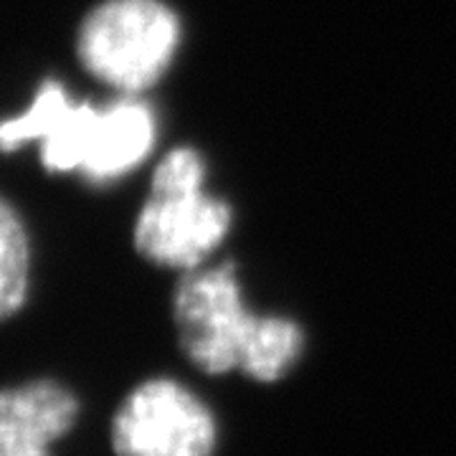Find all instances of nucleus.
I'll use <instances>...</instances> for the list:
<instances>
[{
  "mask_svg": "<svg viewBox=\"0 0 456 456\" xmlns=\"http://www.w3.org/2000/svg\"><path fill=\"white\" fill-rule=\"evenodd\" d=\"M110 441L117 456H216L218 421L180 380L150 378L114 411Z\"/></svg>",
  "mask_w": 456,
  "mask_h": 456,
  "instance_id": "4",
  "label": "nucleus"
},
{
  "mask_svg": "<svg viewBox=\"0 0 456 456\" xmlns=\"http://www.w3.org/2000/svg\"><path fill=\"white\" fill-rule=\"evenodd\" d=\"M79 413V395L53 378L0 388V456H53Z\"/></svg>",
  "mask_w": 456,
  "mask_h": 456,
  "instance_id": "6",
  "label": "nucleus"
},
{
  "mask_svg": "<svg viewBox=\"0 0 456 456\" xmlns=\"http://www.w3.org/2000/svg\"><path fill=\"white\" fill-rule=\"evenodd\" d=\"M173 322L185 358L208 375L236 370L277 383L305 353V330L294 320L248 310L233 264L185 272L173 297Z\"/></svg>",
  "mask_w": 456,
  "mask_h": 456,
  "instance_id": "2",
  "label": "nucleus"
},
{
  "mask_svg": "<svg viewBox=\"0 0 456 456\" xmlns=\"http://www.w3.org/2000/svg\"><path fill=\"white\" fill-rule=\"evenodd\" d=\"M33 279L28 226L16 206L0 196V322L26 307Z\"/></svg>",
  "mask_w": 456,
  "mask_h": 456,
  "instance_id": "7",
  "label": "nucleus"
},
{
  "mask_svg": "<svg viewBox=\"0 0 456 456\" xmlns=\"http://www.w3.org/2000/svg\"><path fill=\"white\" fill-rule=\"evenodd\" d=\"M233 211L206 185H150V196L134 221V248L155 266L193 272L206 266L226 241Z\"/></svg>",
  "mask_w": 456,
  "mask_h": 456,
  "instance_id": "5",
  "label": "nucleus"
},
{
  "mask_svg": "<svg viewBox=\"0 0 456 456\" xmlns=\"http://www.w3.org/2000/svg\"><path fill=\"white\" fill-rule=\"evenodd\" d=\"M180 20L163 0H102L77 31V59L117 94H142L170 69Z\"/></svg>",
  "mask_w": 456,
  "mask_h": 456,
  "instance_id": "3",
  "label": "nucleus"
},
{
  "mask_svg": "<svg viewBox=\"0 0 456 456\" xmlns=\"http://www.w3.org/2000/svg\"><path fill=\"white\" fill-rule=\"evenodd\" d=\"M158 137L152 107L137 94L94 104L69 97L59 79H44L33 99L0 119V152L38 145L41 165L56 175H79L92 185L125 178L145 163Z\"/></svg>",
  "mask_w": 456,
  "mask_h": 456,
  "instance_id": "1",
  "label": "nucleus"
}]
</instances>
